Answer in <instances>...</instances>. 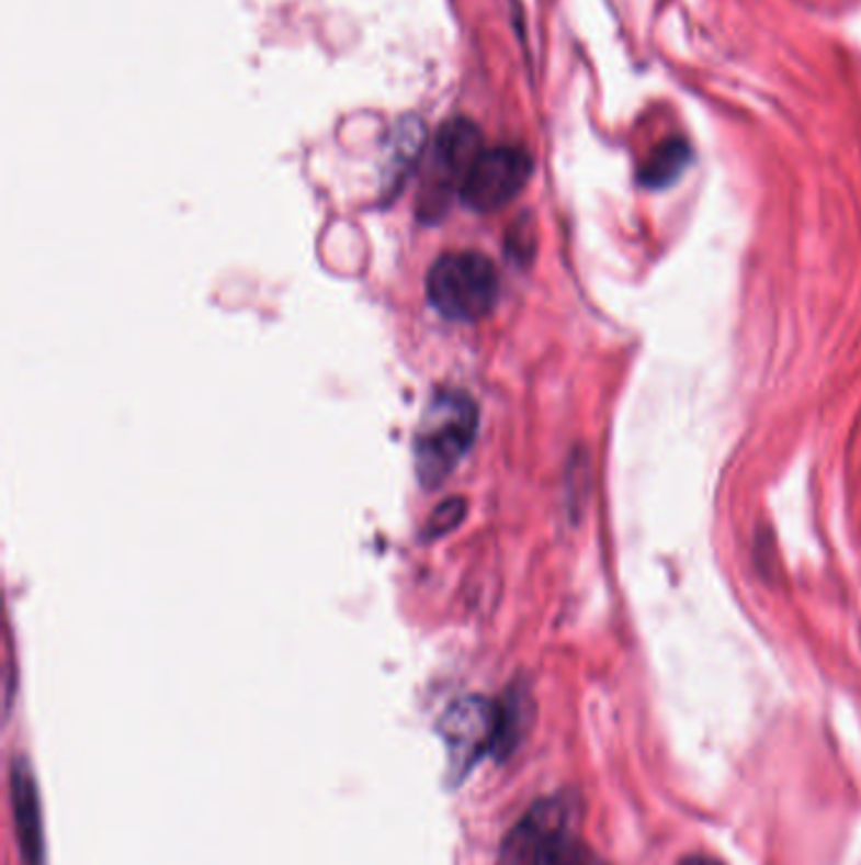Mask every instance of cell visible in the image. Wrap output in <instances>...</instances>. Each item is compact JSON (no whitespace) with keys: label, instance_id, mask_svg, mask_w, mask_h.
<instances>
[{"label":"cell","instance_id":"6da1fadb","mask_svg":"<svg viewBox=\"0 0 861 865\" xmlns=\"http://www.w3.org/2000/svg\"><path fill=\"white\" fill-rule=\"evenodd\" d=\"M478 405L460 390H442L424 407L415 430V469L424 486H438L471 451L478 432Z\"/></svg>","mask_w":861,"mask_h":865},{"label":"cell","instance_id":"7a4b0ae2","mask_svg":"<svg viewBox=\"0 0 861 865\" xmlns=\"http://www.w3.org/2000/svg\"><path fill=\"white\" fill-rule=\"evenodd\" d=\"M574 815L566 797L533 805L506 838V858L511 865H607L576 833Z\"/></svg>","mask_w":861,"mask_h":865},{"label":"cell","instance_id":"3957f363","mask_svg":"<svg viewBox=\"0 0 861 865\" xmlns=\"http://www.w3.org/2000/svg\"><path fill=\"white\" fill-rule=\"evenodd\" d=\"M525 714L521 701H488L471 696L450 706L440 721V731L450 746L453 762L460 767L471 764L483 754L506 756L521 742Z\"/></svg>","mask_w":861,"mask_h":865},{"label":"cell","instance_id":"277c9868","mask_svg":"<svg viewBox=\"0 0 861 865\" xmlns=\"http://www.w3.org/2000/svg\"><path fill=\"white\" fill-rule=\"evenodd\" d=\"M498 296V271L483 254H445L428 273V299L445 319L478 322L492 312Z\"/></svg>","mask_w":861,"mask_h":865},{"label":"cell","instance_id":"5b68a950","mask_svg":"<svg viewBox=\"0 0 861 865\" xmlns=\"http://www.w3.org/2000/svg\"><path fill=\"white\" fill-rule=\"evenodd\" d=\"M480 149V132L473 122L453 120L438 132L417 203L420 218L438 221L448 211L450 198L463 190L467 170Z\"/></svg>","mask_w":861,"mask_h":865},{"label":"cell","instance_id":"8992f818","mask_svg":"<svg viewBox=\"0 0 861 865\" xmlns=\"http://www.w3.org/2000/svg\"><path fill=\"white\" fill-rule=\"evenodd\" d=\"M531 175L533 160L523 147H483L473 160L471 170H467L460 198H463L467 207L478 213L500 211V207H506L523 193Z\"/></svg>","mask_w":861,"mask_h":865},{"label":"cell","instance_id":"52a82bcc","mask_svg":"<svg viewBox=\"0 0 861 865\" xmlns=\"http://www.w3.org/2000/svg\"><path fill=\"white\" fill-rule=\"evenodd\" d=\"M11 800H13V818H15V830H19L23 861H26V865H46L36 779H33L26 764L21 762H15L11 772Z\"/></svg>","mask_w":861,"mask_h":865},{"label":"cell","instance_id":"ba28073f","mask_svg":"<svg viewBox=\"0 0 861 865\" xmlns=\"http://www.w3.org/2000/svg\"><path fill=\"white\" fill-rule=\"evenodd\" d=\"M692 149L680 137L665 139L662 145L652 149V155L642 162L639 168V182L652 190L670 188L672 182L682 178V172L690 168Z\"/></svg>","mask_w":861,"mask_h":865},{"label":"cell","instance_id":"9c48e42d","mask_svg":"<svg viewBox=\"0 0 861 865\" xmlns=\"http://www.w3.org/2000/svg\"><path fill=\"white\" fill-rule=\"evenodd\" d=\"M465 517V502L463 498H448L445 504H440L438 509L432 512L430 524H428V537H442L448 535L450 529H455L460 521Z\"/></svg>","mask_w":861,"mask_h":865},{"label":"cell","instance_id":"30bf717a","mask_svg":"<svg viewBox=\"0 0 861 865\" xmlns=\"http://www.w3.org/2000/svg\"><path fill=\"white\" fill-rule=\"evenodd\" d=\"M680 865H723V863L710 858V855H690V858H684Z\"/></svg>","mask_w":861,"mask_h":865}]
</instances>
